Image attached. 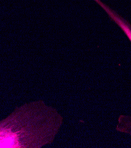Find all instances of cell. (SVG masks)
I'll return each mask as SVG.
<instances>
[{
    "mask_svg": "<svg viewBox=\"0 0 131 148\" xmlns=\"http://www.w3.org/2000/svg\"><path fill=\"white\" fill-rule=\"evenodd\" d=\"M93 1L104 10L110 20L121 29L131 42V24L102 0ZM116 128L119 132L131 135V117L128 116H121L119 118L118 124Z\"/></svg>",
    "mask_w": 131,
    "mask_h": 148,
    "instance_id": "cell-1",
    "label": "cell"
}]
</instances>
